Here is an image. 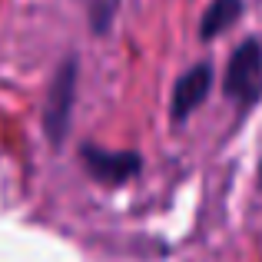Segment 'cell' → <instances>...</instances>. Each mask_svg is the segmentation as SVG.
Listing matches in <instances>:
<instances>
[{"mask_svg": "<svg viewBox=\"0 0 262 262\" xmlns=\"http://www.w3.org/2000/svg\"><path fill=\"white\" fill-rule=\"evenodd\" d=\"M77 57H67L63 63L57 67L50 80V90H47V103H43V133L53 146L67 140V129H70L73 120V103H77Z\"/></svg>", "mask_w": 262, "mask_h": 262, "instance_id": "1", "label": "cell"}, {"mask_svg": "<svg viewBox=\"0 0 262 262\" xmlns=\"http://www.w3.org/2000/svg\"><path fill=\"white\" fill-rule=\"evenodd\" d=\"M262 90V47L259 40H243L226 67V93L249 106Z\"/></svg>", "mask_w": 262, "mask_h": 262, "instance_id": "2", "label": "cell"}, {"mask_svg": "<svg viewBox=\"0 0 262 262\" xmlns=\"http://www.w3.org/2000/svg\"><path fill=\"white\" fill-rule=\"evenodd\" d=\"M80 160H83L86 173L96 179V183H106V186H120V183H129L136 173H140V156L136 153H113V149H100L93 143H86L80 149Z\"/></svg>", "mask_w": 262, "mask_h": 262, "instance_id": "3", "label": "cell"}, {"mask_svg": "<svg viewBox=\"0 0 262 262\" xmlns=\"http://www.w3.org/2000/svg\"><path fill=\"white\" fill-rule=\"evenodd\" d=\"M209 90H212V67L209 63L189 67V70L176 80V86H173V106H169L173 120L179 123V120H186V116H192L206 103Z\"/></svg>", "mask_w": 262, "mask_h": 262, "instance_id": "4", "label": "cell"}, {"mask_svg": "<svg viewBox=\"0 0 262 262\" xmlns=\"http://www.w3.org/2000/svg\"><path fill=\"white\" fill-rule=\"evenodd\" d=\"M239 17H243V0H212V4L206 7V13H203L199 33H203V40H212L223 30H229Z\"/></svg>", "mask_w": 262, "mask_h": 262, "instance_id": "5", "label": "cell"}]
</instances>
